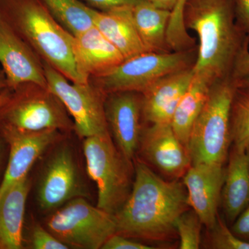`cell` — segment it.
<instances>
[{"instance_id": "cell-1", "label": "cell", "mask_w": 249, "mask_h": 249, "mask_svg": "<svg viewBox=\"0 0 249 249\" xmlns=\"http://www.w3.org/2000/svg\"><path fill=\"white\" fill-rule=\"evenodd\" d=\"M132 191L114 214L116 233L153 242H170L178 235L175 222L191 209L179 179L165 181L139 159L134 160Z\"/></svg>"}, {"instance_id": "cell-2", "label": "cell", "mask_w": 249, "mask_h": 249, "mask_svg": "<svg viewBox=\"0 0 249 249\" xmlns=\"http://www.w3.org/2000/svg\"><path fill=\"white\" fill-rule=\"evenodd\" d=\"M183 18L185 27L199 37L194 75L211 83L239 80L237 70L249 53V36L236 22L233 0H185Z\"/></svg>"}, {"instance_id": "cell-3", "label": "cell", "mask_w": 249, "mask_h": 249, "mask_svg": "<svg viewBox=\"0 0 249 249\" xmlns=\"http://www.w3.org/2000/svg\"><path fill=\"white\" fill-rule=\"evenodd\" d=\"M0 18L42 60L70 81L88 83L75 53L74 36L38 0H0Z\"/></svg>"}, {"instance_id": "cell-4", "label": "cell", "mask_w": 249, "mask_h": 249, "mask_svg": "<svg viewBox=\"0 0 249 249\" xmlns=\"http://www.w3.org/2000/svg\"><path fill=\"white\" fill-rule=\"evenodd\" d=\"M240 80H218L211 85L207 100L192 128L188 152L192 165H224L231 145V109Z\"/></svg>"}, {"instance_id": "cell-5", "label": "cell", "mask_w": 249, "mask_h": 249, "mask_svg": "<svg viewBox=\"0 0 249 249\" xmlns=\"http://www.w3.org/2000/svg\"><path fill=\"white\" fill-rule=\"evenodd\" d=\"M87 171L98 190L97 207L114 214L132 191L134 162L125 158L110 134L83 139Z\"/></svg>"}, {"instance_id": "cell-6", "label": "cell", "mask_w": 249, "mask_h": 249, "mask_svg": "<svg viewBox=\"0 0 249 249\" xmlns=\"http://www.w3.org/2000/svg\"><path fill=\"white\" fill-rule=\"evenodd\" d=\"M195 52L193 48L168 53L142 52L124 59L111 71L89 81L105 96L118 91L142 93L163 77L193 67Z\"/></svg>"}, {"instance_id": "cell-7", "label": "cell", "mask_w": 249, "mask_h": 249, "mask_svg": "<svg viewBox=\"0 0 249 249\" xmlns=\"http://www.w3.org/2000/svg\"><path fill=\"white\" fill-rule=\"evenodd\" d=\"M45 227L70 248L102 249L116 233L114 215L94 207L85 197L72 199L53 211Z\"/></svg>"}, {"instance_id": "cell-8", "label": "cell", "mask_w": 249, "mask_h": 249, "mask_svg": "<svg viewBox=\"0 0 249 249\" xmlns=\"http://www.w3.org/2000/svg\"><path fill=\"white\" fill-rule=\"evenodd\" d=\"M23 85L24 89L0 109V126L22 132L74 130L65 106L48 88Z\"/></svg>"}, {"instance_id": "cell-9", "label": "cell", "mask_w": 249, "mask_h": 249, "mask_svg": "<svg viewBox=\"0 0 249 249\" xmlns=\"http://www.w3.org/2000/svg\"><path fill=\"white\" fill-rule=\"evenodd\" d=\"M43 65L47 88L65 106L78 137L110 134L105 114L106 96L90 81L73 83L48 64L43 62Z\"/></svg>"}, {"instance_id": "cell-10", "label": "cell", "mask_w": 249, "mask_h": 249, "mask_svg": "<svg viewBox=\"0 0 249 249\" xmlns=\"http://www.w3.org/2000/svg\"><path fill=\"white\" fill-rule=\"evenodd\" d=\"M87 196L71 147L66 143L59 145L46 162L39 179L36 196L40 209L53 212L72 199Z\"/></svg>"}, {"instance_id": "cell-11", "label": "cell", "mask_w": 249, "mask_h": 249, "mask_svg": "<svg viewBox=\"0 0 249 249\" xmlns=\"http://www.w3.org/2000/svg\"><path fill=\"white\" fill-rule=\"evenodd\" d=\"M139 152L142 161L171 180L182 178L192 165L188 149L170 124H149L142 127Z\"/></svg>"}, {"instance_id": "cell-12", "label": "cell", "mask_w": 249, "mask_h": 249, "mask_svg": "<svg viewBox=\"0 0 249 249\" xmlns=\"http://www.w3.org/2000/svg\"><path fill=\"white\" fill-rule=\"evenodd\" d=\"M105 114L109 133L127 160L134 162L142 132V94L118 91L106 95Z\"/></svg>"}, {"instance_id": "cell-13", "label": "cell", "mask_w": 249, "mask_h": 249, "mask_svg": "<svg viewBox=\"0 0 249 249\" xmlns=\"http://www.w3.org/2000/svg\"><path fill=\"white\" fill-rule=\"evenodd\" d=\"M0 132L10 148L9 160L0 183V197L15 183L28 176L37 159L60 140V131L22 132L0 126Z\"/></svg>"}, {"instance_id": "cell-14", "label": "cell", "mask_w": 249, "mask_h": 249, "mask_svg": "<svg viewBox=\"0 0 249 249\" xmlns=\"http://www.w3.org/2000/svg\"><path fill=\"white\" fill-rule=\"evenodd\" d=\"M0 65L10 88L27 84L47 88L43 62L1 18Z\"/></svg>"}, {"instance_id": "cell-15", "label": "cell", "mask_w": 249, "mask_h": 249, "mask_svg": "<svg viewBox=\"0 0 249 249\" xmlns=\"http://www.w3.org/2000/svg\"><path fill=\"white\" fill-rule=\"evenodd\" d=\"M225 171L224 165L199 163L191 165L182 178L188 205L206 229L217 221Z\"/></svg>"}, {"instance_id": "cell-16", "label": "cell", "mask_w": 249, "mask_h": 249, "mask_svg": "<svg viewBox=\"0 0 249 249\" xmlns=\"http://www.w3.org/2000/svg\"><path fill=\"white\" fill-rule=\"evenodd\" d=\"M193 74V67L175 72L157 80L142 92L143 120L148 124H170Z\"/></svg>"}, {"instance_id": "cell-17", "label": "cell", "mask_w": 249, "mask_h": 249, "mask_svg": "<svg viewBox=\"0 0 249 249\" xmlns=\"http://www.w3.org/2000/svg\"><path fill=\"white\" fill-rule=\"evenodd\" d=\"M73 47L78 66L89 79L106 74L124 60L95 26L74 36Z\"/></svg>"}, {"instance_id": "cell-18", "label": "cell", "mask_w": 249, "mask_h": 249, "mask_svg": "<svg viewBox=\"0 0 249 249\" xmlns=\"http://www.w3.org/2000/svg\"><path fill=\"white\" fill-rule=\"evenodd\" d=\"M31 181L26 177L0 197V249L23 248V227Z\"/></svg>"}, {"instance_id": "cell-19", "label": "cell", "mask_w": 249, "mask_h": 249, "mask_svg": "<svg viewBox=\"0 0 249 249\" xmlns=\"http://www.w3.org/2000/svg\"><path fill=\"white\" fill-rule=\"evenodd\" d=\"M228 158L221 206L226 219L232 224L249 204V148L232 147Z\"/></svg>"}, {"instance_id": "cell-20", "label": "cell", "mask_w": 249, "mask_h": 249, "mask_svg": "<svg viewBox=\"0 0 249 249\" xmlns=\"http://www.w3.org/2000/svg\"><path fill=\"white\" fill-rule=\"evenodd\" d=\"M132 8L96 10L95 13V27L119 49L124 59L146 52L134 24Z\"/></svg>"}, {"instance_id": "cell-21", "label": "cell", "mask_w": 249, "mask_h": 249, "mask_svg": "<svg viewBox=\"0 0 249 249\" xmlns=\"http://www.w3.org/2000/svg\"><path fill=\"white\" fill-rule=\"evenodd\" d=\"M134 24L145 51L155 53L173 52L168 39L171 11L143 0L132 8Z\"/></svg>"}, {"instance_id": "cell-22", "label": "cell", "mask_w": 249, "mask_h": 249, "mask_svg": "<svg viewBox=\"0 0 249 249\" xmlns=\"http://www.w3.org/2000/svg\"><path fill=\"white\" fill-rule=\"evenodd\" d=\"M212 84L204 78L193 74L191 84L174 112L170 124L187 148L193 124L204 107Z\"/></svg>"}, {"instance_id": "cell-23", "label": "cell", "mask_w": 249, "mask_h": 249, "mask_svg": "<svg viewBox=\"0 0 249 249\" xmlns=\"http://www.w3.org/2000/svg\"><path fill=\"white\" fill-rule=\"evenodd\" d=\"M52 17L73 36L94 26L96 9L81 0H38Z\"/></svg>"}, {"instance_id": "cell-24", "label": "cell", "mask_w": 249, "mask_h": 249, "mask_svg": "<svg viewBox=\"0 0 249 249\" xmlns=\"http://www.w3.org/2000/svg\"><path fill=\"white\" fill-rule=\"evenodd\" d=\"M231 145L236 150L249 148V91L237 88L231 109Z\"/></svg>"}, {"instance_id": "cell-25", "label": "cell", "mask_w": 249, "mask_h": 249, "mask_svg": "<svg viewBox=\"0 0 249 249\" xmlns=\"http://www.w3.org/2000/svg\"><path fill=\"white\" fill-rule=\"evenodd\" d=\"M202 222L198 214L190 209L180 214L175 222V229L179 238L180 249L200 248Z\"/></svg>"}, {"instance_id": "cell-26", "label": "cell", "mask_w": 249, "mask_h": 249, "mask_svg": "<svg viewBox=\"0 0 249 249\" xmlns=\"http://www.w3.org/2000/svg\"><path fill=\"white\" fill-rule=\"evenodd\" d=\"M207 229L204 246L211 249H249V244L240 240L218 215L212 227Z\"/></svg>"}, {"instance_id": "cell-27", "label": "cell", "mask_w": 249, "mask_h": 249, "mask_svg": "<svg viewBox=\"0 0 249 249\" xmlns=\"http://www.w3.org/2000/svg\"><path fill=\"white\" fill-rule=\"evenodd\" d=\"M30 247L34 249H68L70 247L55 237L47 228L34 224L31 228Z\"/></svg>"}, {"instance_id": "cell-28", "label": "cell", "mask_w": 249, "mask_h": 249, "mask_svg": "<svg viewBox=\"0 0 249 249\" xmlns=\"http://www.w3.org/2000/svg\"><path fill=\"white\" fill-rule=\"evenodd\" d=\"M156 247L137 242L133 238L115 233L111 236L102 249H155Z\"/></svg>"}, {"instance_id": "cell-29", "label": "cell", "mask_w": 249, "mask_h": 249, "mask_svg": "<svg viewBox=\"0 0 249 249\" xmlns=\"http://www.w3.org/2000/svg\"><path fill=\"white\" fill-rule=\"evenodd\" d=\"M93 9L107 11L121 7H134L143 0H81Z\"/></svg>"}, {"instance_id": "cell-30", "label": "cell", "mask_w": 249, "mask_h": 249, "mask_svg": "<svg viewBox=\"0 0 249 249\" xmlns=\"http://www.w3.org/2000/svg\"><path fill=\"white\" fill-rule=\"evenodd\" d=\"M232 232L240 240L249 244V204L232 223Z\"/></svg>"}, {"instance_id": "cell-31", "label": "cell", "mask_w": 249, "mask_h": 249, "mask_svg": "<svg viewBox=\"0 0 249 249\" xmlns=\"http://www.w3.org/2000/svg\"><path fill=\"white\" fill-rule=\"evenodd\" d=\"M233 2L236 22L249 36V0H233Z\"/></svg>"}, {"instance_id": "cell-32", "label": "cell", "mask_w": 249, "mask_h": 249, "mask_svg": "<svg viewBox=\"0 0 249 249\" xmlns=\"http://www.w3.org/2000/svg\"><path fill=\"white\" fill-rule=\"evenodd\" d=\"M152 4L168 11H172L178 4L179 0H147Z\"/></svg>"}, {"instance_id": "cell-33", "label": "cell", "mask_w": 249, "mask_h": 249, "mask_svg": "<svg viewBox=\"0 0 249 249\" xmlns=\"http://www.w3.org/2000/svg\"><path fill=\"white\" fill-rule=\"evenodd\" d=\"M237 75L241 80L249 75V53L246 55L239 67Z\"/></svg>"}, {"instance_id": "cell-34", "label": "cell", "mask_w": 249, "mask_h": 249, "mask_svg": "<svg viewBox=\"0 0 249 249\" xmlns=\"http://www.w3.org/2000/svg\"><path fill=\"white\" fill-rule=\"evenodd\" d=\"M11 97V95L7 91H4L2 93H0V109L9 102Z\"/></svg>"}, {"instance_id": "cell-35", "label": "cell", "mask_w": 249, "mask_h": 249, "mask_svg": "<svg viewBox=\"0 0 249 249\" xmlns=\"http://www.w3.org/2000/svg\"><path fill=\"white\" fill-rule=\"evenodd\" d=\"M238 88L249 91V75L239 81Z\"/></svg>"}, {"instance_id": "cell-36", "label": "cell", "mask_w": 249, "mask_h": 249, "mask_svg": "<svg viewBox=\"0 0 249 249\" xmlns=\"http://www.w3.org/2000/svg\"><path fill=\"white\" fill-rule=\"evenodd\" d=\"M6 85H7V83H6V78L0 76V93H2L4 91L3 89H4Z\"/></svg>"}, {"instance_id": "cell-37", "label": "cell", "mask_w": 249, "mask_h": 249, "mask_svg": "<svg viewBox=\"0 0 249 249\" xmlns=\"http://www.w3.org/2000/svg\"><path fill=\"white\" fill-rule=\"evenodd\" d=\"M3 139L2 136L0 137V165H1V160H2V156H3V150H4V146H3Z\"/></svg>"}]
</instances>
